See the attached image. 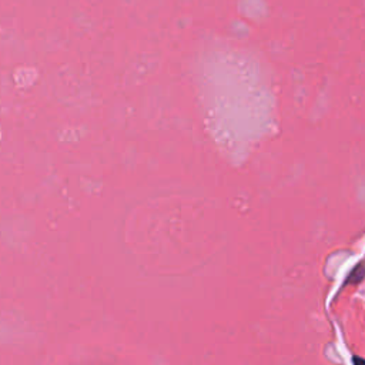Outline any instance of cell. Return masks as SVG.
Returning a JSON list of instances; mask_svg holds the SVG:
<instances>
[{
    "label": "cell",
    "instance_id": "obj_1",
    "mask_svg": "<svg viewBox=\"0 0 365 365\" xmlns=\"http://www.w3.org/2000/svg\"><path fill=\"white\" fill-rule=\"evenodd\" d=\"M365 275V269L364 266H358L355 267V270L352 271V274L350 275V282H358L361 281V278Z\"/></svg>",
    "mask_w": 365,
    "mask_h": 365
},
{
    "label": "cell",
    "instance_id": "obj_2",
    "mask_svg": "<svg viewBox=\"0 0 365 365\" xmlns=\"http://www.w3.org/2000/svg\"><path fill=\"white\" fill-rule=\"evenodd\" d=\"M354 364H355V365H365V359L355 357V358H354Z\"/></svg>",
    "mask_w": 365,
    "mask_h": 365
}]
</instances>
